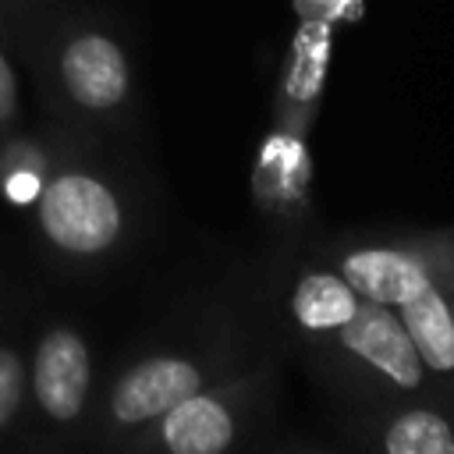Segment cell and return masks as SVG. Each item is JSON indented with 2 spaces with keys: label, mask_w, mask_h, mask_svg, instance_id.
<instances>
[{
  "label": "cell",
  "mask_w": 454,
  "mask_h": 454,
  "mask_svg": "<svg viewBox=\"0 0 454 454\" xmlns=\"http://www.w3.org/2000/svg\"><path fill=\"white\" fill-rule=\"evenodd\" d=\"M429 372H454V284H433L397 305Z\"/></svg>",
  "instance_id": "cell-8"
},
{
  "label": "cell",
  "mask_w": 454,
  "mask_h": 454,
  "mask_svg": "<svg viewBox=\"0 0 454 454\" xmlns=\"http://www.w3.org/2000/svg\"><path fill=\"white\" fill-rule=\"evenodd\" d=\"M92 358L82 333L57 326L43 333L32 358V394L53 422H74L89 401Z\"/></svg>",
  "instance_id": "cell-5"
},
{
  "label": "cell",
  "mask_w": 454,
  "mask_h": 454,
  "mask_svg": "<svg viewBox=\"0 0 454 454\" xmlns=\"http://www.w3.org/2000/svg\"><path fill=\"white\" fill-rule=\"evenodd\" d=\"M25 394V362L18 351L0 348V429L14 419Z\"/></svg>",
  "instance_id": "cell-11"
},
{
  "label": "cell",
  "mask_w": 454,
  "mask_h": 454,
  "mask_svg": "<svg viewBox=\"0 0 454 454\" xmlns=\"http://www.w3.org/2000/svg\"><path fill=\"white\" fill-rule=\"evenodd\" d=\"M358 305H362V294L340 273H326V270L305 273L291 294L294 319L312 333H326V330L337 333L358 312Z\"/></svg>",
  "instance_id": "cell-9"
},
{
  "label": "cell",
  "mask_w": 454,
  "mask_h": 454,
  "mask_svg": "<svg viewBox=\"0 0 454 454\" xmlns=\"http://www.w3.org/2000/svg\"><path fill=\"white\" fill-rule=\"evenodd\" d=\"M365 301L404 305L433 284H454V248L447 245H365L340 255L337 270Z\"/></svg>",
  "instance_id": "cell-2"
},
{
  "label": "cell",
  "mask_w": 454,
  "mask_h": 454,
  "mask_svg": "<svg viewBox=\"0 0 454 454\" xmlns=\"http://www.w3.org/2000/svg\"><path fill=\"white\" fill-rule=\"evenodd\" d=\"M387 454H454V426L429 408H408L383 429Z\"/></svg>",
  "instance_id": "cell-10"
},
{
  "label": "cell",
  "mask_w": 454,
  "mask_h": 454,
  "mask_svg": "<svg viewBox=\"0 0 454 454\" xmlns=\"http://www.w3.org/2000/svg\"><path fill=\"white\" fill-rule=\"evenodd\" d=\"M234 408L220 394L195 390L156 419V433L149 436V443L170 454H220L234 443Z\"/></svg>",
  "instance_id": "cell-7"
},
{
  "label": "cell",
  "mask_w": 454,
  "mask_h": 454,
  "mask_svg": "<svg viewBox=\"0 0 454 454\" xmlns=\"http://www.w3.org/2000/svg\"><path fill=\"white\" fill-rule=\"evenodd\" d=\"M14 110H18V78L0 50V124H7L14 117Z\"/></svg>",
  "instance_id": "cell-12"
},
{
  "label": "cell",
  "mask_w": 454,
  "mask_h": 454,
  "mask_svg": "<svg viewBox=\"0 0 454 454\" xmlns=\"http://www.w3.org/2000/svg\"><path fill=\"white\" fill-rule=\"evenodd\" d=\"M39 227L60 252L99 255L121 238L124 213L99 177L67 170L39 192Z\"/></svg>",
  "instance_id": "cell-1"
},
{
  "label": "cell",
  "mask_w": 454,
  "mask_h": 454,
  "mask_svg": "<svg viewBox=\"0 0 454 454\" xmlns=\"http://www.w3.org/2000/svg\"><path fill=\"white\" fill-rule=\"evenodd\" d=\"M202 387V369L181 355H153L131 365L110 390V415L117 426L156 422L167 408Z\"/></svg>",
  "instance_id": "cell-6"
},
{
  "label": "cell",
  "mask_w": 454,
  "mask_h": 454,
  "mask_svg": "<svg viewBox=\"0 0 454 454\" xmlns=\"http://www.w3.org/2000/svg\"><path fill=\"white\" fill-rule=\"evenodd\" d=\"M337 344L401 390H415L426 380V362L394 305L362 298L358 312L337 330Z\"/></svg>",
  "instance_id": "cell-3"
},
{
  "label": "cell",
  "mask_w": 454,
  "mask_h": 454,
  "mask_svg": "<svg viewBox=\"0 0 454 454\" xmlns=\"http://www.w3.org/2000/svg\"><path fill=\"white\" fill-rule=\"evenodd\" d=\"M64 92L92 114L117 110L131 89V67L124 50L106 32H78L60 50Z\"/></svg>",
  "instance_id": "cell-4"
}]
</instances>
